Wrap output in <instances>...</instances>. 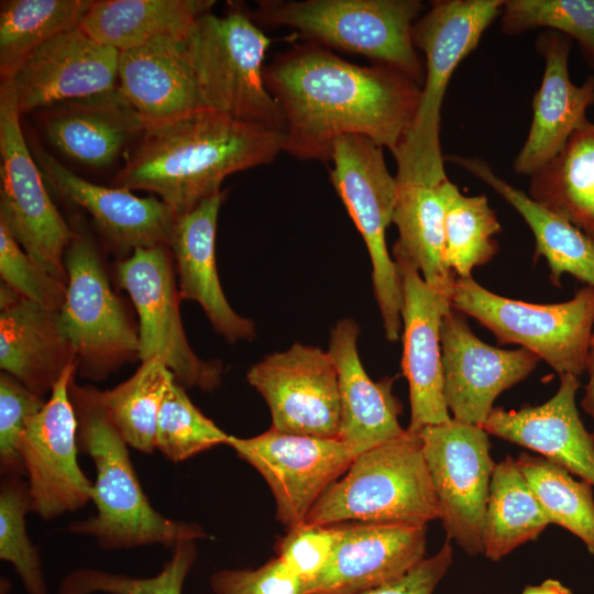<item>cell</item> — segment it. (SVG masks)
<instances>
[{
    "mask_svg": "<svg viewBox=\"0 0 594 594\" xmlns=\"http://www.w3.org/2000/svg\"><path fill=\"white\" fill-rule=\"evenodd\" d=\"M515 461L549 522L576 536L594 556L593 486L540 455L520 453Z\"/></svg>",
    "mask_w": 594,
    "mask_h": 594,
    "instance_id": "37",
    "label": "cell"
},
{
    "mask_svg": "<svg viewBox=\"0 0 594 594\" xmlns=\"http://www.w3.org/2000/svg\"><path fill=\"white\" fill-rule=\"evenodd\" d=\"M579 378L561 375L557 393L537 406L493 408L481 426L488 435L537 452L594 487V437L575 404Z\"/></svg>",
    "mask_w": 594,
    "mask_h": 594,
    "instance_id": "23",
    "label": "cell"
},
{
    "mask_svg": "<svg viewBox=\"0 0 594 594\" xmlns=\"http://www.w3.org/2000/svg\"><path fill=\"white\" fill-rule=\"evenodd\" d=\"M444 207L438 185L397 182L393 223L403 254L431 287L452 293L455 275L444 262Z\"/></svg>",
    "mask_w": 594,
    "mask_h": 594,
    "instance_id": "31",
    "label": "cell"
},
{
    "mask_svg": "<svg viewBox=\"0 0 594 594\" xmlns=\"http://www.w3.org/2000/svg\"><path fill=\"white\" fill-rule=\"evenodd\" d=\"M424 8L419 0H262L250 16L268 28H289L306 42L396 68L421 86L425 65L413 30Z\"/></svg>",
    "mask_w": 594,
    "mask_h": 594,
    "instance_id": "5",
    "label": "cell"
},
{
    "mask_svg": "<svg viewBox=\"0 0 594 594\" xmlns=\"http://www.w3.org/2000/svg\"><path fill=\"white\" fill-rule=\"evenodd\" d=\"M32 155L50 187L84 208L107 239L122 251L169 246L177 216L161 199L142 198L120 187H105L81 178L38 144Z\"/></svg>",
    "mask_w": 594,
    "mask_h": 594,
    "instance_id": "21",
    "label": "cell"
},
{
    "mask_svg": "<svg viewBox=\"0 0 594 594\" xmlns=\"http://www.w3.org/2000/svg\"><path fill=\"white\" fill-rule=\"evenodd\" d=\"M528 195L594 239V123L576 130L562 151L530 176Z\"/></svg>",
    "mask_w": 594,
    "mask_h": 594,
    "instance_id": "32",
    "label": "cell"
},
{
    "mask_svg": "<svg viewBox=\"0 0 594 594\" xmlns=\"http://www.w3.org/2000/svg\"><path fill=\"white\" fill-rule=\"evenodd\" d=\"M0 275L2 283L21 297L59 311L66 299V284L35 262L0 221Z\"/></svg>",
    "mask_w": 594,
    "mask_h": 594,
    "instance_id": "42",
    "label": "cell"
},
{
    "mask_svg": "<svg viewBox=\"0 0 594 594\" xmlns=\"http://www.w3.org/2000/svg\"><path fill=\"white\" fill-rule=\"evenodd\" d=\"M444 398L454 419L482 426L496 397L525 380L540 361L520 348L488 345L471 330L463 314L453 307L441 326Z\"/></svg>",
    "mask_w": 594,
    "mask_h": 594,
    "instance_id": "18",
    "label": "cell"
},
{
    "mask_svg": "<svg viewBox=\"0 0 594 594\" xmlns=\"http://www.w3.org/2000/svg\"><path fill=\"white\" fill-rule=\"evenodd\" d=\"M118 65L119 51L78 26L33 51L10 81L22 113L114 89Z\"/></svg>",
    "mask_w": 594,
    "mask_h": 594,
    "instance_id": "19",
    "label": "cell"
},
{
    "mask_svg": "<svg viewBox=\"0 0 594 594\" xmlns=\"http://www.w3.org/2000/svg\"><path fill=\"white\" fill-rule=\"evenodd\" d=\"M249 384L267 404L271 428L296 435L338 438V372L328 351L295 342L250 367Z\"/></svg>",
    "mask_w": 594,
    "mask_h": 594,
    "instance_id": "16",
    "label": "cell"
},
{
    "mask_svg": "<svg viewBox=\"0 0 594 594\" xmlns=\"http://www.w3.org/2000/svg\"><path fill=\"white\" fill-rule=\"evenodd\" d=\"M213 594H305V584L277 557L257 569H223L210 578Z\"/></svg>",
    "mask_w": 594,
    "mask_h": 594,
    "instance_id": "45",
    "label": "cell"
},
{
    "mask_svg": "<svg viewBox=\"0 0 594 594\" xmlns=\"http://www.w3.org/2000/svg\"><path fill=\"white\" fill-rule=\"evenodd\" d=\"M141 362L132 376L101 394L110 420L128 446L151 453L160 408L175 377L157 358Z\"/></svg>",
    "mask_w": 594,
    "mask_h": 594,
    "instance_id": "36",
    "label": "cell"
},
{
    "mask_svg": "<svg viewBox=\"0 0 594 594\" xmlns=\"http://www.w3.org/2000/svg\"><path fill=\"white\" fill-rule=\"evenodd\" d=\"M77 418L78 449L95 464L92 498L97 513L67 526L72 534L95 539L106 550L144 546L174 548L186 540L207 538L201 526L158 513L144 493L128 443L110 420L101 391L69 383Z\"/></svg>",
    "mask_w": 594,
    "mask_h": 594,
    "instance_id": "3",
    "label": "cell"
},
{
    "mask_svg": "<svg viewBox=\"0 0 594 594\" xmlns=\"http://www.w3.org/2000/svg\"><path fill=\"white\" fill-rule=\"evenodd\" d=\"M330 161V180L367 248L385 337L395 342L402 328V287L387 250L386 230L393 222L396 177L387 168L383 146L367 136L338 138Z\"/></svg>",
    "mask_w": 594,
    "mask_h": 594,
    "instance_id": "10",
    "label": "cell"
},
{
    "mask_svg": "<svg viewBox=\"0 0 594 594\" xmlns=\"http://www.w3.org/2000/svg\"><path fill=\"white\" fill-rule=\"evenodd\" d=\"M169 251L167 245L138 248L117 265L118 284L139 316V360L157 358L185 388L212 392L221 384L222 364L200 359L187 340Z\"/></svg>",
    "mask_w": 594,
    "mask_h": 594,
    "instance_id": "12",
    "label": "cell"
},
{
    "mask_svg": "<svg viewBox=\"0 0 594 594\" xmlns=\"http://www.w3.org/2000/svg\"><path fill=\"white\" fill-rule=\"evenodd\" d=\"M402 287V371L408 382L410 421L408 430L449 421L444 398L441 326L452 308V293L428 285L403 254L393 251Z\"/></svg>",
    "mask_w": 594,
    "mask_h": 594,
    "instance_id": "17",
    "label": "cell"
},
{
    "mask_svg": "<svg viewBox=\"0 0 594 594\" xmlns=\"http://www.w3.org/2000/svg\"><path fill=\"white\" fill-rule=\"evenodd\" d=\"M439 519L419 432L408 429L359 454L305 521L427 526Z\"/></svg>",
    "mask_w": 594,
    "mask_h": 594,
    "instance_id": "6",
    "label": "cell"
},
{
    "mask_svg": "<svg viewBox=\"0 0 594 594\" xmlns=\"http://www.w3.org/2000/svg\"><path fill=\"white\" fill-rule=\"evenodd\" d=\"M77 365L59 311L21 298L0 314V367L38 396Z\"/></svg>",
    "mask_w": 594,
    "mask_h": 594,
    "instance_id": "28",
    "label": "cell"
},
{
    "mask_svg": "<svg viewBox=\"0 0 594 594\" xmlns=\"http://www.w3.org/2000/svg\"><path fill=\"white\" fill-rule=\"evenodd\" d=\"M501 28L507 35L538 28L565 35L594 68V0H504Z\"/></svg>",
    "mask_w": 594,
    "mask_h": 594,
    "instance_id": "40",
    "label": "cell"
},
{
    "mask_svg": "<svg viewBox=\"0 0 594 594\" xmlns=\"http://www.w3.org/2000/svg\"><path fill=\"white\" fill-rule=\"evenodd\" d=\"M44 397L30 391L8 373L0 375V472L1 476L25 475L20 443L28 420L44 406Z\"/></svg>",
    "mask_w": 594,
    "mask_h": 594,
    "instance_id": "43",
    "label": "cell"
},
{
    "mask_svg": "<svg viewBox=\"0 0 594 594\" xmlns=\"http://www.w3.org/2000/svg\"><path fill=\"white\" fill-rule=\"evenodd\" d=\"M76 373L77 365L64 372L43 408L28 420L20 443L32 513L43 520L77 512L92 498L94 483L77 458L78 425L69 396Z\"/></svg>",
    "mask_w": 594,
    "mask_h": 594,
    "instance_id": "15",
    "label": "cell"
},
{
    "mask_svg": "<svg viewBox=\"0 0 594 594\" xmlns=\"http://www.w3.org/2000/svg\"><path fill=\"white\" fill-rule=\"evenodd\" d=\"M94 0H6L0 9V75L20 65L51 38L80 26Z\"/></svg>",
    "mask_w": 594,
    "mask_h": 594,
    "instance_id": "34",
    "label": "cell"
},
{
    "mask_svg": "<svg viewBox=\"0 0 594 594\" xmlns=\"http://www.w3.org/2000/svg\"><path fill=\"white\" fill-rule=\"evenodd\" d=\"M10 80L0 85V221L22 249L67 283L65 251L74 235L48 196L45 179L24 139Z\"/></svg>",
    "mask_w": 594,
    "mask_h": 594,
    "instance_id": "11",
    "label": "cell"
},
{
    "mask_svg": "<svg viewBox=\"0 0 594 594\" xmlns=\"http://www.w3.org/2000/svg\"><path fill=\"white\" fill-rule=\"evenodd\" d=\"M449 541L433 556L425 558L402 576L360 594H433L452 563Z\"/></svg>",
    "mask_w": 594,
    "mask_h": 594,
    "instance_id": "46",
    "label": "cell"
},
{
    "mask_svg": "<svg viewBox=\"0 0 594 594\" xmlns=\"http://www.w3.org/2000/svg\"><path fill=\"white\" fill-rule=\"evenodd\" d=\"M230 435L206 417L175 378L163 398L156 424L155 449L173 462H182L219 444Z\"/></svg>",
    "mask_w": 594,
    "mask_h": 594,
    "instance_id": "39",
    "label": "cell"
},
{
    "mask_svg": "<svg viewBox=\"0 0 594 594\" xmlns=\"http://www.w3.org/2000/svg\"><path fill=\"white\" fill-rule=\"evenodd\" d=\"M197 556L195 540L179 542L160 572L146 578L78 568L62 580L57 594H182Z\"/></svg>",
    "mask_w": 594,
    "mask_h": 594,
    "instance_id": "38",
    "label": "cell"
},
{
    "mask_svg": "<svg viewBox=\"0 0 594 594\" xmlns=\"http://www.w3.org/2000/svg\"><path fill=\"white\" fill-rule=\"evenodd\" d=\"M21 297L13 288L2 283L0 288V307L1 310H4L14 304H16Z\"/></svg>",
    "mask_w": 594,
    "mask_h": 594,
    "instance_id": "49",
    "label": "cell"
},
{
    "mask_svg": "<svg viewBox=\"0 0 594 594\" xmlns=\"http://www.w3.org/2000/svg\"><path fill=\"white\" fill-rule=\"evenodd\" d=\"M446 160L494 189L526 221L535 238V258L544 257L557 287L569 274L594 287V239L499 177L483 160L452 155Z\"/></svg>",
    "mask_w": 594,
    "mask_h": 594,
    "instance_id": "29",
    "label": "cell"
},
{
    "mask_svg": "<svg viewBox=\"0 0 594 594\" xmlns=\"http://www.w3.org/2000/svg\"><path fill=\"white\" fill-rule=\"evenodd\" d=\"M550 525L538 499L507 455L495 464L483 526V554L498 561L517 547L532 541Z\"/></svg>",
    "mask_w": 594,
    "mask_h": 594,
    "instance_id": "33",
    "label": "cell"
},
{
    "mask_svg": "<svg viewBox=\"0 0 594 594\" xmlns=\"http://www.w3.org/2000/svg\"><path fill=\"white\" fill-rule=\"evenodd\" d=\"M521 594H572V592L559 581L549 579L540 585L527 586Z\"/></svg>",
    "mask_w": 594,
    "mask_h": 594,
    "instance_id": "48",
    "label": "cell"
},
{
    "mask_svg": "<svg viewBox=\"0 0 594 594\" xmlns=\"http://www.w3.org/2000/svg\"><path fill=\"white\" fill-rule=\"evenodd\" d=\"M213 0H99L80 28L97 42L121 52L162 36L187 35L211 11Z\"/></svg>",
    "mask_w": 594,
    "mask_h": 594,
    "instance_id": "30",
    "label": "cell"
},
{
    "mask_svg": "<svg viewBox=\"0 0 594 594\" xmlns=\"http://www.w3.org/2000/svg\"><path fill=\"white\" fill-rule=\"evenodd\" d=\"M228 446L265 480L275 499L276 518L287 528L305 521L317 501L361 454L338 438L273 428L251 438L230 436Z\"/></svg>",
    "mask_w": 594,
    "mask_h": 594,
    "instance_id": "14",
    "label": "cell"
},
{
    "mask_svg": "<svg viewBox=\"0 0 594 594\" xmlns=\"http://www.w3.org/2000/svg\"><path fill=\"white\" fill-rule=\"evenodd\" d=\"M73 229L64 254L67 292L59 318L76 352L77 372L100 381L139 359V332L110 285L94 238L81 227Z\"/></svg>",
    "mask_w": 594,
    "mask_h": 594,
    "instance_id": "9",
    "label": "cell"
},
{
    "mask_svg": "<svg viewBox=\"0 0 594 594\" xmlns=\"http://www.w3.org/2000/svg\"><path fill=\"white\" fill-rule=\"evenodd\" d=\"M331 558L305 594H360L425 559L427 526L344 522Z\"/></svg>",
    "mask_w": 594,
    "mask_h": 594,
    "instance_id": "20",
    "label": "cell"
},
{
    "mask_svg": "<svg viewBox=\"0 0 594 594\" xmlns=\"http://www.w3.org/2000/svg\"><path fill=\"white\" fill-rule=\"evenodd\" d=\"M424 458L448 540L470 556L483 552V526L495 464L488 433L451 418L419 431Z\"/></svg>",
    "mask_w": 594,
    "mask_h": 594,
    "instance_id": "13",
    "label": "cell"
},
{
    "mask_svg": "<svg viewBox=\"0 0 594 594\" xmlns=\"http://www.w3.org/2000/svg\"><path fill=\"white\" fill-rule=\"evenodd\" d=\"M263 78L284 118L283 152L329 162L343 135L372 139L394 154L418 107L421 86L387 65L361 66L312 42L265 64Z\"/></svg>",
    "mask_w": 594,
    "mask_h": 594,
    "instance_id": "1",
    "label": "cell"
},
{
    "mask_svg": "<svg viewBox=\"0 0 594 594\" xmlns=\"http://www.w3.org/2000/svg\"><path fill=\"white\" fill-rule=\"evenodd\" d=\"M41 122L47 140L82 165H111L146 125L118 86L109 91L44 108Z\"/></svg>",
    "mask_w": 594,
    "mask_h": 594,
    "instance_id": "27",
    "label": "cell"
},
{
    "mask_svg": "<svg viewBox=\"0 0 594 594\" xmlns=\"http://www.w3.org/2000/svg\"><path fill=\"white\" fill-rule=\"evenodd\" d=\"M444 207V262L461 278L498 252L501 223L485 195L468 196L449 178L438 185Z\"/></svg>",
    "mask_w": 594,
    "mask_h": 594,
    "instance_id": "35",
    "label": "cell"
},
{
    "mask_svg": "<svg viewBox=\"0 0 594 594\" xmlns=\"http://www.w3.org/2000/svg\"><path fill=\"white\" fill-rule=\"evenodd\" d=\"M452 307L476 319L498 344L516 343L544 360L558 374L580 377L594 327V287L580 288L572 299L531 304L487 290L471 277H457Z\"/></svg>",
    "mask_w": 594,
    "mask_h": 594,
    "instance_id": "8",
    "label": "cell"
},
{
    "mask_svg": "<svg viewBox=\"0 0 594 594\" xmlns=\"http://www.w3.org/2000/svg\"><path fill=\"white\" fill-rule=\"evenodd\" d=\"M360 327L351 318L339 320L330 331L328 352L338 372L340 427L338 439L359 452L402 436V405L393 393L394 377L373 381L358 351Z\"/></svg>",
    "mask_w": 594,
    "mask_h": 594,
    "instance_id": "26",
    "label": "cell"
},
{
    "mask_svg": "<svg viewBox=\"0 0 594 594\" xmlns=\"http://www.w3.org/2000/svg\"><path fill=\"white\" fill-rule=\"evenodd\" d=\"M188 35L162 36L119 52L118 88L146 128L206 109L191 64Z\"/></svg>",
    "mask_w": 594,
    "mask_h": 594,
    "instance_id": "24",
    "label": "cell"
},
{
    "mask_svg": "<svg viewBox=\"0 0 594 594\" xmlns=\"http://www.w3.org/2000/svg\"><path fill=\"white\" fill-rule=\"evenodd\" d=\"M188 44L206 109L283 132V113L263 78L271 38L249 14L208 11L193 26Z\"/></svg>",
    "mask_w": 594,
    "mask_h": 594,
    "instance_id": "7",
    "label": "cell"
},
{
    "mask_svg": "<svg viewBox=\"0 0 594 594\" xmlns=\"http://www.w3.org/2000/svg\"><path fill=\"white\" fill-rule=\"evenodd\" d=\"M226 196L227 191L221 190L178 217L169 249L177 270L180 299L197 301L215 331L234 343L252 340L255 326L230 306L218 275L217 224Z\"/></svg>",
    "mask_w": 594,
    "mask_h": 594,
    "instance_id": "25",
    "label": "cell"
},
{
    "mask_svg": "<svg viewBox=\"0 0 594 594\" xmlns=\"http://www.w3.org/2000/svg\"><path fill=\"white\" fill-rule=\"evenodd\" d=\"M283 132L204 109L147 127L116 187L156 194L177 217L221 191L231 174L272 163Z\"/></svg>",
    "mask_w": 594,
    "mask_h": 594,
    "instance_id": "2",
    "label": "cell"
},
{
    "mask_svg": "<svg viewBox=\"0 0 594 594\" xmlns=\"http://www.w3.org/2000/svg\"><path fill=\"white\" fill-rule=\"evenodd\" d=\"M572 40L546 30L536 48L544 59L539 89L532 99V120L527 139L514 160V170L531 176L565 146L571 135L585 125L587 108L594 105V76L579 86L569 75Z\"/></svg>",
    "mask_w": 594,
    "mask_h": 594,
    "instance_id": "22",
    "label": "cell"
},
{
    "mask_svg": "<svg viewBox=\"0 0 594 594\" xmlns=\"http://www.w3.org/2000/svg\"><path fill=\"white\" fill-rule=\"evenodd\" d=\"M339 534V525L302 521L288 528L287 534L277 540L276 557L306 587L329 562Z\"/></svg>",
    "mask_w": 594,
    "mask_h": 594,
    "instance_id": "44",
    "label": "cell"
},
{
    "mask_svg": "<svg viewBox=\"0 0 594 594\" xmlns=\"http://www.w3.org/2000/svg\"><path fill=\"white\" fill-rule=\"evenodd\" d=\"M586 371L588 373V381L582 398V408L594 421V331L586 359ZM592 435L594 437V430Z\"/></svg>",
    "mask_w": 594,
    "mask_h": 594,
    "instance_id": "47",
    "label": "cell"
},
{
    "mask_svg": "<svg viewBox=\"0 0 594 594\" xmlns=\"http://www.w3.org/2000/svg\"><path fill=\"white\" fill-rule=\"evenodd\" d=\"M32 512L28 481L2 476L0 483V559L9 562L26 594H48L41 554L26 531L25 516Z\"/></svg>",
    "mask_w": 594,
    "mask_h": 594,
    "instance_id": "41",
    "label": "cell"
},
{
    "mask_svg": "<svg viewBox=\"0 0 594 594\" xmlns=\"http://www.w3.org/2000/svg\"><path fill=\"white\" fill-rule=\"evenodd\" d=\"M504 0H437L416 21L413 41L425 55V77L413 122L393 154L396 180L439 185L448 176L440 144L441 108L459 64L501 14Z\"/></svg>",
    "mask_w": 594,
    "mask_h": 594,
    "instance_id": "4",
    "label": "cell"
}]
</instances>
